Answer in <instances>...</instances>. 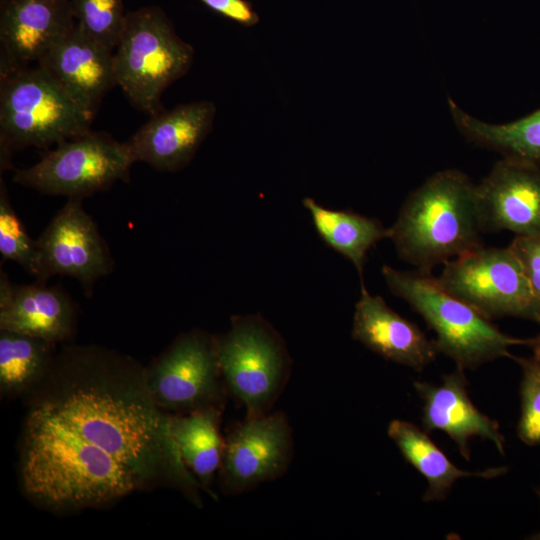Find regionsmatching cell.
Segmentation results:
<instances>
[{"mask_svg": "<svg viewBox=\"0 0 540 540\" xmlns=\"http://www.w3.org/2000/svg\"><path fill=\"white\" fill-rule=\"evenodd\" d=\"M50 386L28 412L21 482L44 507L101 506L155 480L201 504L171 416L151 397L131 358L96 346L65 347L48 372Z\"/></svg>", "mask_w": 540, "mask_h": 540, "instance_id": "obj_1", "label": "cell"}, {"mask_svg": "<svg viewBox=\"0 0 540 540\" xmlns=\"http://www.w3.org/2000/svg\"><path fill=\"white\" fill-rule=\"evenodd\" d=\"M389 230L398 257L431 273L483 245L477 184L456 169L434 173L408 195Z\"/></svg>", "mask_w": 540, "mask_h": 540, "instance_id": "obj_2", "label": "cell"}, {"mask_svg": "<svg viewBox=\"0 0 540 540\" xmlns=\"http://www.w3.org/2000/svg\"><path fill=\"white\" fill-rule=\"evenodd\" d=\"M93 117L39 64L0 75L1 171L15 151L89 132Z\"/></svg>", "mask_w": 540, "mask_h": 540, "instance_id": "obj_3", "label": "cell"}, {"mask_svg": "<svg viewBox=\"0 0 540 540\" xmlns=\"http://www.w3.org/2000/svg\"><path fill=\"white\" fill-rule=\"evenodd\" d=\"M382 275L390 291L435 332L438 353L452 359L457 367L474 369L501 357L510 358L511 346L524 345L525 339L502 333L476 309L445 290L431 273L384 265Z\"/></svg>", "mask_w": 540, "mask_h": 540, "instance_id": "obj_4", "label": "cell"}, {"mask_svg": "<svg viewBox=\"0 0 540 540\" xmlns=\"http://www.w3.org/2000/svg\"><path fill=\"white\" fill-rule=\"evenodd\" d=\"M193 58V47L177 35L162 9L127 12L113 54L116 85L135 108L154 115L162 110V94L189 71Z\"/></svg>", "mask_w": 540, "mask_h": 540, "instance_id": "obj_5", "label": "cell"}, {"mask_svg": "<svg viewBox=\"0 0 540 540\" xmlns=\"http://www.w3.org/2000/svg\"><path fill=\"white\" fill-rule=\"evenodd\" d=\"M216 352L221 375L246 418L268 414L290 369L278 332L259 315L234 316L229 331L216 338Z\"/></svg>", "mask_w": 540, "mask_h": 540, "instance_id": "obj_6", "label": "cell"}, {"mask_svg": "<svg viewBox=\"0 0 540 540\" xmlns=\"http://www.w3.org/2000/svg\"><path fill=\"white\" fill-rule=\"evenodd\" d=\"M134 163L126 142L89 131L58 143L34 165L16 170L13 181L44 194L83 199L127 181Z\"/></svg>", "mask_w": 540, "mask_h": 540, "instance_id": "obj_7", "label": "cell"}, {"mask_svg": "<svg viewBox=\"0 0 540 540\" xmlns=\"http://www.w3.org/2000/svg\"><path fill=\"white\" fill-rule=\"evenodd\" d=\"M437 279L489 320L510 316L540 324V305L509 246L482 245L446 262Z\"/></svg>", "mask_w": 540, "mask_h": 540, "instance_id": "obj_8", "label": "cell"}, {"mask_svg": "<svg viewBox=\"0 0 540 540\" xmlns=\"http://www.w3.org/2000/svg\"><path fill=\"white\" fill-rule=\"evenodd\" d=\"M220 376L216 338L197 330L179 336L145 371L147 389L157 405L186 413L220 407Z\"/></svg>", "mask_w": 540, "mask_h": 540, "instance_id": "obj_9", "label": "cell"}, {"mask_svg": "<svg viewBox=\"0 0 540 540\" xmlns=\"http://www.w3.org/2000/svg\"><path fill=\"white\" fill-rule=\"evenodd\" d=\"M36 243L39 282L46 283L55 275L69 276L91 294L95 282L112 270L109 248L80 198H68Z\"/></svg>", "mask_w": 540, "mask_h": 540, "instance_id": "obj_10", "label": "cell"}, {"mask_svg": "<svg viewBox=\"0 0 540 540\" xmlns=\"http://www.w3.org/2000/svg\"><path fill=\"white\" fill-rule=\"evenodd\" d=\"M293 456V439L287 417L281 412L246 418L225 439L220 466L223 489L246 492L280 477Z\"/></svg>", "mask_w": 540, "mask_h": 540, "instance_id": "obj_11", "label": "cell"}, {"mask_svg": "<svg viewBox=\"0 0 540 540\" xmlns=\"http://www.w3.org/2000/svg\"><path fill=\"white\" fill-rule=\"evenodd\" d=\"M477 202L483 232L540 234V167L503 157L477 184Z\"/></svg>", "mask_w": 540, "mask_h": 540, "instance_id": "obj_12", "label": "cell"}, {"mask_svg": "<svg viewBox=\"0 0 540 540\" xmlns=\"http://www.w3.org/2000/svg\"><path fill=\"white\" fill-rule=\"evenodd\" d=\"M216 106L202 100L151 115L127 141L135 160L159 171L176 172L189 164L212 129Z\"/></svg>", "mask_w": 540, "mask_h": 540, "instance_id": "obj_13", "label": "cell"}, {"mask_svg": "<svg viewBox=\"0 0 540 540\" xmlns=\"http://www.w3.org/2000/svg\"><path fill=\"white\" fill-rule=\"evenodd\" d=\"M75 23L71 0H2L0 75L38 63Z\"/></svg>", "mask_w": 540, "mask_h": 540, "instance_id": "obj_14", "label": "cell"}, {"mask_svg": "<svg viewBox=\"0 0 540 540\" xmlns=\"http://www.w3.org/2000/svg\"><path fill=\"white\" fill-rule=\"evenodd\" d=\"M413 386L423 402L421 422L425 432L429 434L439 430L447 434L467 461L471 455L469 440L473 437L491 441L504 455L505 437L499 424L473 404L468 395L464 369L457 367L444 375L440 385L415 381Z\"/></svg>", "mask_w": 540, "mask_h": 540, "instance_id": "obj_15", "label": "cell"}, {"mask_svg": "<svg viewBox=\"0 0 540 540\" xmlns=\"http://www.w3.org/2000/svg\"><path fill=\"white\" fill-rule=\"evenodd\" d=\"M114 50L91 38L77 23L37 63L83 108L95 115L116 85Z\"/></svg>", "mask_w": 540, "mask_h": 540, "instance_id": "obj_16", "label": "cell"}, {"mask_svg": "<svg viewBox=\"0 0 540 540\" xmlns=\"http://www.w3.org/2000/svg\"><path fill=\"white\" fill-rule=\"evenodd\" d=\"M352 337L386 360L422 371L438 354L430 340L412 321L391 309L379 295L361 284L355 305Z\"/></svg>", "mask_w": 540, "mask_h": 540, "instance_id": "obj_17", "label": "cell"}, {"mask_svg": "<svg viewBox=\"0 0 540 540\" xmlns=\"http://www.w3.org/2000/svg\"><path fill=\"white\" fill-rule=\"evenodd\" d=\"M69 296L44 282L16 284L0 271V330L57 343L66 340L75 325Z\"/></svg>", "mask_w": 540, "mask_h": 540, "instance_id": "obj_18", "label": "cell"}, {"mask_svg": "<svg viewBox=\"0 0 540 540\" xmlns=\"http://www.w3.org/2000/svg\"><path fill=\"white\" fill-rule=\"evenodd\" d=\"M404 459L428 482L424 502L444 500L453 484L462 477L492 479L507 472V467H493L482 471H465L453 464L432 441L428 433L411 422L394 419L387 429Z\"/></svg>", "mask_w": 540, "mask_h": 540, "instance_id": "obj_19", "label": "cell"}, {"mask_svg": "<svg viewBox=\"0 0 540 540\" xmlns=\"http://www.w3.org/2000/svg\"><path fill=\"white\" fill-rule=\"evenodd\" d=\"M303 206L309 211L320 238L355 266L364 284L367 253L376 243L389 238V228L376 218L351 210L328 209L310 197L303 199Z\"/></svg>", "mask_w": 540, "mask_h": 540, "instance_id": "obj_20", "label": "cell"}, {"mask_svg": "<svg viewBox=\"0 0 540 540\" xmlns=\"http://www.w3.org/2000/svg\"><path fill=\"white\" fill-rule=\"evenodd\" d=\"M448 104L456 127L468 140L505 158L540 166V109L509 123L492 124L469 115L451 98Z\"/></svg>", "mask_w": 540, "mask_h": 540, "instance_id": "obj_21", "label": "cell"}, {"mask_svg": "<svg viewBox=\"0 0 540 540\" xmlns=\"http://www.w3.org/2000/svg\"><path fill=\"white\" fill-rule=\"evenodd\" d=\"M219 408L211 406L171 416L181 456L203 488L209 487L223 458L225 440L220 434Z\"/></svg>", "mask_w": 540, "mask_h": 540, "instance_id": "obj_22", "label": "cell"}, {"mask_svg": "<svg viewBox=\"0 0 540 540\" xmlns=\"http://www.w3.org/2000/svg\"><path fill=\"white\" fill-rule=\"evenodd\" d=\"M54 345L45 339L1 330V392L19 393L45 378L55 357Z\"/></svg>", "mask_w": 540, "mask_h": 540, "instance_id": "obj_23", "label": "cell"}, {"mask_svg": "<svg viewBox=\"0 0 540 540\" xmlns=\"http://www.w3.org/2000/svg\"><path fill=\"white\" fill-rule=\"evenodd\" d=\"M75 22L95 41L114 50L126 13L123 0H71Z\"/></svg>", "mask_w": 540, "mask_h": 540, "instance_id": "obj_24", "label": "cell"}, {"mask_svg": "<svg viewBox=\"0 0 540 540\" xmlns=\"http://www.w3.org/2000/svg\"><path fill=\"white\" fill-rule=\"evenodd\" d=\"M0 254L4 260L19 264L36 276L38 251L36 240L27 233L12 207L5 183L0 181Z\"/></svg>", "mask_w": 540, "mask_h": 540, "instance_id": "obj_25", "label": "cell"}, {"mask_svg": "<svg viewBox=\"0 0 540 540\" xmlns=\"http://www.w3.org/2000/svg\"><path fill=\"white\" fill-rule=\"evenodd\" d=\"M510 358L522 369L520 383L521 413L517 424L519 439L528 446L540 445V357Z\"/></svg>", "mask_w": 540, "mask_h": 540, "instance_id": "obj_26", "label": "cell"}, {"mask_svg": "<svg viewBox=\"0 0 540 540\" xmlns=\"http://www.w3.org/2000/svg\"><path fill=\"white\" fill-rule=\"evenodd\" d=\"M540 305V234L516 236L509 245Z\"/></svg>", "mask_w": 540, "mask_h": 540, "instance_id": "obj_27", "label": "cell"}, {"mask_svg": "<svg viewBox=\"0 0 540 540\" xmlns=\"http://www.w3.org/2000/svg\"><path fill=\"white\" fill-rule=\"evenodd\" d=\"M214 12L240 25L250 27L259 22V16L246 0H199Z\"/></svg>", "mask_w": 540, "mask_h": 540, "instance_id": "obj_28", "label": "cell"}, {"mask_svg": "<svg viewBox=\"0 0 540 540\" xmlns=\"http://www.w3.org/2000/svg\"><path fill=\"white\" fill-rule=\"evenodd\" d=\"M524 345L530 347L533 350V354L540 357V334L533 338L525 339Z\"/></svg>", "mask_w": 540, "mask_h": 540, "instance_id": "obj_29", "label": "cell"}, {"mask_svg": "<svg viewBox=\"0 0 540 540\" xmlns=\"http://www.w3.org/2000/svg\"><path fill=\"white\" fill-rule=\"evenodd\" d=\"M537 494L539 496V499H540V489L537 490ZM530 539H534V540H540V532L531 536Z\"/></svg>", "mask_w": 540, "mask_h": 540, "instance_id": "obj_30", "label": "cell"}]
</instances>
